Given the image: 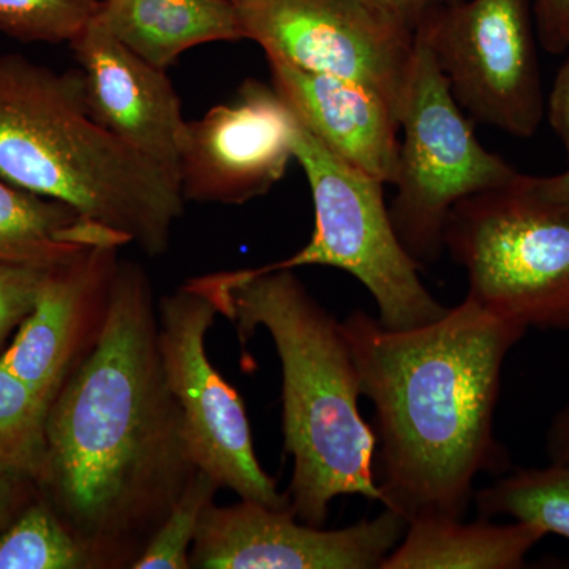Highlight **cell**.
<instances>
[{
  "label": "cell",
  "instance_id": "9c48e42d",
  "mask_svg": "<svg viewBox=\"0 0 569 569\" xmlns=\"http://www.w3.org/2000/svg\"><path fill=\"white\" fill-rule=\"evenodd\" d=\"M246 40L266 58L355 82L396 111L415 61V29L366 0H234Z\"/></svg>",
  "mask_w": 569,
  "mask_h": 569
},
{
  "label": "cell",
  "instance_id": "52a82bcc",
  "mask_svg": "<svg viewBox=\"0 0 569 569\" xmlns=\"http://www.w3.org/2000/svg\"><path fill=\"white\" fill-rule=\"evenodd\" d=\"M415 41L413 69L399 112L403 138L389 213L407 252L425 266L443 254L445 228L459 201L507 186L520 173L481 144L432 51L417 33Z\"/></svg>",
  "mask_w": 569,
  "mask_h": 569
},
{
  "label": "cell",
  "instance_id": "cb8c5ba5",
  "mask_svg": "<svg viewBox=\"0 0 569 569\" xmlns=\"http://www.w3.org/2000/svg\"><path fill=\"white\" fill-rule=\"evenodd\" d=\"M51 269L0 263V355L36 307Z\"/></svg>",
  "mask_w": 569,
  "mask_h": 569
},
{
  "label": "cell",
  "instance_id": "ffe728a7",
  "mask_svg": "<svg viewBox=\"0 0 569 569\" xmlns=\"http://www.w3.org/2000/svg\"><path fill=\"white\" fill-rule=\"evenodd\" d=\"M91 553L43 497L0 533V569H96Z\"/></svg>",
  "mask_w": 569,
  "mask_h": 569
},
{
  "label": "cell",
  "instance_id": "4fadbf2b",
  "mask_svg": "<svg viewBox=\"0 0 569 569\" xmlns=\"http://www.w3.org/2000/svg\"><path fill=\"white\" fill-rule=\"evenodd\" d=\"M118 253L119 247H93L51 269L36 307L0 355L44 406L51 407L99 339Z\"/></svg>",
  "mask_w": 569,
  "mask_h": 569
},
{
  "label": "cell",
  "instance_id": "4316f807",
  "mask_svg": "<svg viewBox=\"0 0 569 569\" xmlns=\"http://www.w3.org/2000/svg\"><path fill=\"white\" fill-rule=\"evenodd\" d=\"M567 52V61L563 62L556 81H553L552 91H550L548 104H546V114H548L553 133L563 146L569 164V50Z\"/></svg>",
  "mask_w": 569,
  "mask_h": 569
},
{
  "label": "cell",
  "instance_id": "277c9868",
  "mask_svg": "<svg viewBox=\"0 0 569 569\" xmlns=\"http://www.w3.org/2000/svg\"><path fill=\"white\" fill-rule=\"evenodd\" d=\"M0 179L61 201L149 257L170 247L181 187L108 132L86 107L80 69L0 56Z\"/></svg>",
  "mask_w": 569,
  "mask_h": 569
},
{
  "label": "cell",
  "instance_id": "ac0fdd59",
  "mask_svg": "<svg viewBox=\"0 0 569 569\" xmlns=\"http://www.w3.org/2000/svg\"><path fill=\"white\" fill-rule=\"evenodd\" d=\"M129 244L126 236L70 206L0 179V263L58 268L93 247Z\"/></svg>",
  "mask_w": 569,
  "mask_h": 569
},
{
  "label": "cell",
  "instance_id": "83f0119b",
  "mask_svg": "<svg viewBox=\"0 0 569 569\" xmlns=\"http://www.w3.org/2000/svg\"><path fill=\"white\" fill-rule=\"evenodd\" d=\"M366 2L391 11V13L406 20L411 28L417 29L418 22L427 17L430 11L452 6V3H458L460 0H366Z\"/></svg>",
  "mask_w": 569,
  "mask_h": 569
},
{
  "label": "cell",
  "instance_id": "d4e9b609",
  "mask_svg": "<svg viewBox=\"0 0 569 569\" xmlns=\"http://www.w3.org/2000/svg\"><path fill=\"white\" fill-rule=\"evenodd\" d=\"M535 26L539 43L549 54L569 50V0H533Z\"/></svg>",
  "mask_w": 569,
  "mask_h": 569
},
{
  "label": "cell",
  "instance_id": "2e32d148",
  "mask_svg": "<svg viewBox=\"0 0 569 569\" xmlns=\"http://www.w3.org/2000/svg\"><path fill=\"white\" fill-rule=\"evenodd\" d=\"M97 20L162 70L194 47L246 40L234 0H102Z\"/></svg>",
  "mask_w": 569,
  "mask_h": 569
},
{
  "label": "cell",
  "instance_id": "8fae6325",
  "mask_svg": "<svg viewBox=\"0 0 569 569\" xmlns=\"http://www.w3.org/2000/svg\"><path fill=\"white\" fill-rule=\"evenodd\" d=\"M407 520L383 508L373 519L326 530L296 518L290 508L242 500L209 505L190 550L198 569L381 568L407 530Z\"/></svg>",
  "mask_w": 569,
  "mask_h": 569
},
{
  "label": "cell",
  "instance_id": "8992f818",
  "mask_svg": "<svg viewBox=\"0 0 569 569\" xmlns=\"http://www.w3.org/2000/svg\"><path fill=\"white\" fill-rule=\"evenodd\" d=\"M293 149L312 192L316 228L299 252L269 266H329L347 272L372 296L378 321L388 329L417 328L443 317L449 307L427 290L419 276L422 266L396 233L385 183L340 160L296 116Z\"/></svg>",
  "mask_w": 569,
  "mask_h": 569
},
{
  "label": "cell",
  "instance_id": "44dd1931",
  "mask_svg": "<svg viewBox=\"0 0 569 569\" xmlns=\"http://www.w3.org/2000/svg\"><path fill=\"white\" fill-rule=\"evenodd\" d=\"M50 407L0 361V460L40 485Z\"/></svg>",
  "mask_w": 569,
  "mask_h": 569
},
{
  "label": "cell",
  "instance_id": "30bf717a",
  "mask_svg": "<svg viewBox=\"0 0 569 569\" xmlns=\"http://www.w3.org/2000/svg\"><path fill=\"white\" fill-rule=\"evenodd\" d=\"M219 316L189 282L157 306L159 348L168 388L181 408L194 463L220 488L264 507L290 508L287 492L260 466L242 397L209 361L206 335Z\"/></svg>",
  "mask_w": 569,
  "mask_h": 569
},
{
  "label": "cell",
  "instance_id": "6da1fadb",
  "mask_svg": "<svg viewBox=\"0 0 569 569\" xmlns=\"http://www.w3.org/2000/svg\"><path fill=\"white\" fill-rule=\"evenodd\" d=\"M198 470L164 377L152 284L119 260L99 339L51 403L37 489L97 568H132Z\"/></svg>",
  "mask_w": 569,
  "mask_h": 569
},
{
  "label": "cell",
  "instance_id": "3957f363",
  "mask_svg": "<svg viewBox=\"0 0 569 569\" xmlns=\"http://www.w3.org/2000/svg\"><path fill=\"white\" fill-rule=\"evenodd\" d=\"M293 271L266 264L189 283L236 326L242 343L258 329L274 342L282 366L284 451L293 458L290 509L302 522L325 527L337 497L380 503L377 437L359 410L361 383L342 323Z\"/></svg>",
  "mask_w": 569,
  "mask_h": 569
},
{
  "label": "cell",
  "instance_id": "5b68a950",
  "mask_svg": "<svg viewBox=\"0 0 569 569\" xmlns=\"http://www.w3.org/2000/svg\"><path fill=\"white\" fill-rule=\"evenodd\" d=\"M445 252L479 306L527 329L569 332V206L535 192L530 176L459 201Z\"/></svg>",
  "mask_w": 569,
  "mask_h": 569
},
{
  "label": "cell",
  "instance_id": "603a6c76",
  "mask_svg": "<svg viewBox=\"0 0 569 569\" xmlns=\"http://www.w3.org/2000/svg\"><path fill=\"white\" fill-rule=\"evenodd\" d=\"M100 7L102 0H0V33L22 43H70Z\"/></svg>",
  "mask_w": 569,
  "mask_h": 569
},
{
  "label": "cell",
  "instance_id": "9a60e30c",
  "mask_svg": "<svg viewBox=\"0 0 569 569\" xmlns=\"http://www.w3.org/2000/svg\"><path fill=\"white\" fill-rule=\"evenodd\" d=\"M266 59L272 88L321 144L385 186L395 183L400 123L383 99L355 82Z\"/></svg>",
  "mask_w": 569,
  "mask_h": 569
},
{
  "label": "cell",
  "instance_id": "ba28073f",
  "mask_svg": "<svg viewBox=\"0 0 569 569\" xmlns=\"http://www.w3.org/2000/svg\"><path fill=\"white\" fill-rule=\"evenodd\" d=\"M415 33L471 121L516 138L538 132L546 103L533 0H460L430 11Z\"/></svg>",
  "mask_w": 569,
  "mask_h": 569
},
{
  "label": "cell",
  "instance_id": "f546056e",
  "mask_svg": "<svg viewBox=\"0 0 569 569\" xmlns=\"http://www.w3.org/2000/svg\"><path fill=\"white\" fill-rule=\"evenodd\" d=\"M530 183L535 192L546 200L569 206V164L563 173L545 176V178L530 176Z\"/></svg>",
  "mask_w": 569,
  "mask_h": 569
},
{
  "label": "cell",
  "instance_id": "e0dca14e",
  "mask_svg": "<svg viewBox=\"0 0 569 569\" xmlns=\"http://www.w3.org/2000/svg\"><path fill=\"white\" fill-rule=\"evenodd\" d=\"M548 537L538 527L478 518L427 516L408 520L406 533L380 569H519Z\"/></svg>",
  "mask_w": 569,
  "mask_h": 569
},
{
  "label": "cell",
  "instance_id": "f1b7e54d",
  "mask_svg": "<svg viewBox=\"0 0 569 569\" xmlns=\"http://www.w3.org/2000/svg\"><path fill=\"white\" fill-rule=\"evenodd\" d=\"M546 455L549 462L569 466V400L550 421L546 433Z\"/></svg>",
  "mask_w": 569,
  "mask_h": 569
},
{
  "label": "cell",
  "instance_id": "7a4b0ae2",
  "mask_svg": "<svg viewBox=\"0 0 569 569\" xmlns=\"http://www.w3.org/2000/svg\"><path fill=\"white\" fill-rule=\"evenodd\" d=\"M361 395L376 408L380 505L403 519L466 518L481 473H507L496 410L509 351L529 329L470 296L432 323L342 321Z\"/></svg>",
  "mask_w": 569,
  "mask_h": 569
},
{
  "label": "cell",
  "instance_id": "5bb4252c",
  "mask_svg": "<svg viewBox=\"0 0 569 569\" xmlns=\"http://www.w3.org/2000/svg\"><path fill=\"white\" fill-rule=\"evenodd\" d=\"M69 44L92 118L179 183L187 121L167 70L123 47L97 18Z\"/></svg>",
  "mask_w": 569,
  "mask_h": 569
},
{
  "label": "cell",
  "instance_id": "484cf974",
  "mask_svg": "<svg viewBox=\"0 0 569 569\" xmlns=\"http://www.w3.org/2000/svg\"><path fill=\"white\" fill-rule=\"evenodd\" d=\"M39 492L36 482L0 460V533L17 519Z\"/></svg>",
  "mask_w": 569,
  "mask_h": 569
},
{
  "label": "cell",
  "instance_id": "d6986e66",
  "mask_svg": "<svg viewBox=\"0 0 569 569\" xmlns=\"http://www.w3.org/2000/svg\"><path fill=\"white\" fill-rule=\"evenodd\" d=\"M473 501L479 518L507 516L569 541L567 463L549 462L548 467L507 471L488 488L475 490Z\"/></svg>",
  "mask_w": 569,
  "mask_h": 569
},
{
  "label": "cell",
  "instance_id": "7c38bea8",
  "mask_svg": "<svg viewBox=\"0 0 569 569\" xmlns=\"http://www.w3.org/2000/svg\"><path fill=\"white\" fill-rule=\"evenodd\" d=\"M295 114L271 86L249 78L183 133V201L241 206L271 192L295 160Z\"/></svg>",
  "mask_w": 569,
  "mask_h": 569
},
{
  "label": "cell",
  "instance_id": "7402d4cb",
  "mask_svg": "<svg viewBox=\"0 0 569 569\" xmlns=\"http://www.w3.org/2000/svg\"><path fill=\"white\" fill-rule=\"evenodd\" d=\"M219 489L216 479L198 470L149 539L132 569H190V550L198 527Z\"/></svg>",
  "mask_w": 569,
  "mask_h": 569
}]
</instances>
